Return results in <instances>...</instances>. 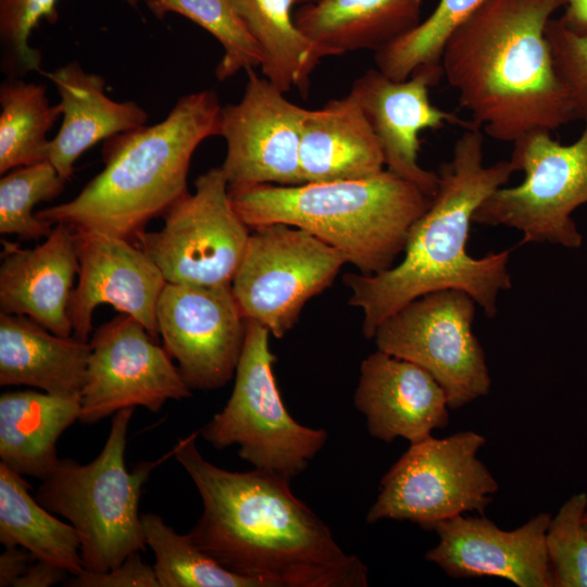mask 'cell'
I'll list each match as a JSON object with an SVG mask.
<instances>
[{
	"label": "cell",
	"instance_id": "obj_40",
	"mask_svg": "<svg viewBox=\"0 0 587 587\" xmlns=\"http://www.w3.org/2000/svg\"><path fill=\"white\" fill-rule=\"evenodd\" d=\"M584 524H585L586 527H587V510H586V512H585V514H584Z\"/></svg>",
	"mask_w": 587,
	"mask_h": 587
},
{
	"label": "cell",
	"instance_id": "obj_3",
	"mask_svg": "<svg viewBox=\"0 0 587 587\" xmlns=\"http://www.w3.org/2000/svg\"><path fill=\"white\" fill-rule=\"evenodd\" d=\"M565 0H484L449 40L442 76L472 122L514 142L577 120L557 74L548 22Z\"/></svg>",
	"mask_w": 587,
	"mask_h": 587
},
{
	"label": "cell",
	"instance_id": "obj_7",
	"mask_svg": "<svg viewBox=\"0 0 587 587\" xmlns=\"http://www.w3.org/2000/svg\"><path fill=\"white\" fill-rule=\"evenodd\" d=\"M270 334L261 323L247 320L233 392L199 433L216 449L237 445L238 455L254 469L290 480L307 470L328 435L301 425L288 413L273 373L276 358Z\"/></svg>",
	"mask_w": 587,
	"mask_h": 587
},
{
	"label": "cell",
	"instance_id": "obj_20",
	"mask_svg": "<svg viewBox=\"0 0 587 587\" xmlns=\"http://www.w3.org/2000/svg\"><path fill=\"white\" fill-rule=\"evenodd\" d=\"M0 311L26 315L50 332L71 337L67 305L79 258L75 230L54 224L46 240L32 249L3 242Z\"/></svg>",
	"mask_w": 587,
	"mask_h": 587
},
{
	"label": "cell",
	"instance_id": "obj_37",
	"mask_svg": "<svg viewBox=\"0 0 587 587\" xmlns=\"http://www.w3.org/2000/svg\"><path fill=\"white\" fill-rule=\"evenodd\" d=\"M70 573L52 563L37 559L29 564L14 587H49L66 580Z\"/></svg>",
	"mask_w": 587,
	"mask_h": 587
},
{
	"label": "cell",
	"instance_id": "obj_35",
	"mask_svg": "<svg viewBox=\"0 0 587 587\" xmlns=\"http://www.w3.org/2000/svg\"><path fill=\"white\" fill-rule=\"evenodd\" d=\"M554 67L572 100L576 118L587 120V36L569 29L559 18L546 28Z\"/></svg>",
	"mask_w": 587,
	"mask_h": 587
},
{
	"label": "cell",
	"instance_id": "obj_29",
	"mask_svg": "<svg viewBox=\"0 0 587 587\" xmlns=\"http://www.w3.org/2000/svg\"><path fill=\"white\" fill-rule=\"evenodd\" d=\"M147 547L160 587H261L255 580L228 571L199 547L188 534L176 533L154 513L141 514Z\"/></svg>",
	"mask_w": 587,
	"mask_h": 587
},
{
	"label": "cell",
	"instance_id": "obj_8",
	"mask_svg": "<svg viewBox=\"0 0 587 587\" xmlns=\"http://www.w3.org/2000/svg\"><path fill=\"white\" fill-rule=\"evenodd\" d=\"M584 122L580 136L570 145L542 129L512 142L510 162L525 177L517 186L494 191L476 210L473 223L515 228L523 234L521 245L579 248L583 236L571 215L587 203V120Z\"/></svg>",
	"mask_w": 587,
	"mask_h": 587
},
{
	"label": "cell",
	"instance_id": "obj_31",
	"mask_svg": "<svg viewBox=\"0 0 587 587\" xmlns=\"http://www.w3.org/2000/svg\"><path fill=\"white\" fill-rule=\"evenodd\" d=\"M159 17L182 14L199 24L221 43L224 53L215 75L225 80L241 70L260 67L263 53L234 8L232 0H148Z\"/></svg>",
	"mask_w": 587,
	"mask_h": 587
},
{
	"label": "cell",
	"instance_id": "obj_10",
	"mask_svg": "<svg viewBox=\"0 0 587 587\" xmlns=\"http://www.w3.org/2000/svg\"><path fill=\"white\" fill-rule=\"evenodd\" d=\"M195 188L167 209L160 230H141L134 240L166 283L230 285L248 245L249 227L232 204L221 166L201 174Z\"/></svg>",
	"mask_w": 587,
	"mask_h": 587
},
{
	"label": "cell",
	"instance_id": "obj_4",
	"mask_svg": "<svg viewBox=\"0 0 587 587\" xmlns=\"http://www.w3.org/2000/svg\"><path fill=\"white\" fill-rule=\"evenodd\" d=\"M221 108L214 91H195L179 98L162 122L104 140L103 170L74 199L36 215L134 240L188 192L191 157L200 142L218 135Z\"/></svg>",
	"mask_w": 587,
	"mask_h": 587
},
{
	"label": "cell",
	"instance_id": "obj_30",
	"mask_svg": "<svg viewBox=\"0 0 587 587\" xmlns=\"http://www.w3.org/2000/svg\"><path fill=\"white\" fill-rule=\"evenodd\" d=\"M483 1L439 0L423 22L375 51L377 70L404 80L421 66H441L449 40Z\"/></svg>",
	"mask_w": 587,
	"mask_h": 587
},
{
	"label": "cell",
	"instance_id": "obj_26",
	"mask_svg": "<svg viewBox=\"0 0 587 587\" xmlns=\"http://www.w3.org/2000/svg\"><path fill=\"white\" fill-rule=\"evenodd\" d=\"M263 53L264 77L283 92L307 93L310 77L323 58L330 57L296 25L295 0H232Z\"/></svg>",
	"mask_w": 587,
	"mask_h": 587
},
{
	"label": "cell",
	"instance_id": "obj_5",
	"mask_svg": "<svg viewBox=\"0 0 587 587\" xmlns=\"http://www.w3.org/2000/svg\"><path fill=\"white\" fill-rule=\"evenodd\" d=\"M232 204L251 229L282 223L314 235L361 274L395 265L432 198L389 170L355 180L229 188Z\"/></svg>",
	"mask_w": 587,
	"mask_h": 587
},
{
	"label": "cell",
	"instance_id": "obj_21",
	"mask_svg": "<svg viewBox=\"0 0 587 587\" xmlns=\"http://www.w3.org/2000/svg\"><path fill=\"white\" fill-rule=\"evenodd\" d=\"M46 76L61 98L62 124L49 141L48 160L66 182L76 160L101 140L146 125L147 112L134 101L117 102L104 92L105 80L76 61Z\"/></svg>",
	"mask_w": 587,
	"mask_h": 587
},
{
	"label": "cell",
	"instance_id": "obj_9",
	"mask_svg": "<svg viewBox=\"0 0 587 587\" xmlns=\"http://www.w3.org/2000/svg\"><path fill=\"white\" fill-rule=\"evenodd\" d=\"M485 444V437L474 430L411 444L383 476L366 522L409 521L430 530L467 512L484 515L499 488L477 458Z\"/></svg>",
	"mask_w": 587,
	"mask_h": 587
},
{
	"label": "cell",
	"instance_id": "obj_22",
	"mask_svg": "<svg viewBox=\"0 0 587 587\" xmlns=\"http://www.w3.org/2000/svg\"><path fill=\"white\" fill-rule=\"evenodd\" d=\"M299 162L302 184L363 179L385 170L379 141L351 91L309 110Z\"/></svg>",
	"mask_w": 587,
	"mask_h": 587
},
{
	"label": "cell",
	"instance_id": "obj_1",
	"mask_svg": "<svg viewBox=\"0 0 587 587\" xmlns=\"http://www.w3.org/2000/svg\"><path fill=\"white\" fill-rule=\"evenodd\" d=\"M192 433L173 455L193 482L202 513L188 536L222 566L261 587H365L367 567L290 489L289 479L207 461Z\"/></svg>",
	"mask_w": 587,
	"mask_h": 587
},
{
	"label": "cell",
	"instance_id": "obj_17",
	"mask_svg": "<svg viewBox=\"0 0 587 587\" xmlns=\"http://www.w3.org/2000/svg\"><path fill=\"white\" fill-rule=\"evenodd\" d=\"M74 230L79 272L67 305L73 336L88 341L95 309L107 303L136 319L158 340L157 308L166 280L157 264L129 239Z\"/></svg>",
	"mask_w": 587,
	"mask_h": 587
},
{
	"label": "cell",
	"instance_id": "obj_15",
	"mask_svg": "<svg viewBox=\"0 0 587 587\" xmlns=\"http://www.w3.org/2000/svg\"><path fill=\"white\" fill-rule=\"evenodd\" d=\"M243 97L220 111V133L227 143L221 166L228 188L301 185L299 150L308 109L290 102L254 68H247Z\"/></svg>",
	"mask_w": 587,
	"mask_h": 587
},
{
	"label": "cell",
	"instance_id": "obj_13",
	"mask_svg": "<svg viewBox=\"0 0 587 587\" xmlns=\"http://www.w3.org/2000/svg\"><path fill=\"white\" fill-rule=\"evenodd\" d=\"M89 344L80 422L96 423L138 405L158 412L167 400L191 396L166 350L133 316L122 313L104 323L95 330Z\"/></svg>",
	"mask_w": 587,
	"mask_h": 587
},
{
	"label": "cell",
	"instance_id": "obj_19",
	"mask_svg": "<svg viewBox=\"0 0 587 587\" xmlns=\"http://www.w3.org/2000/svg\"><path fill=\"white\" fill-rule=\"evenodd\" d=\"M353 401L370 435L388 444L420 442L449 422L448 397L434 376L379 349L362 361Z\"/></svg>",
	"mask_w": 587,
	"mask_h": 587
},
{
	"label": "cell",
	"instance_id": "obj_18",
	"mask_svg": "<svg viewBox=\"0 0 587 587\" xmlns=\"http://www.w3.org/2000/svg\"><path fill=\"white\" fill-rule=\"evenodd\" d=\"M550 520L541 512L504 530L484 515H457L432 527L438 542L425 559L455 578L492 576L519 587H553L546 550Z\"/></svg>",
	"mask_w": 587,
	"mask_h": 587
},
{
	"label": "cell",
	"instance_id": "obj_24",
	"mask_svg": "<svg viewBox=\"0 0 587 587\" xmlns=\"http://www.w3.org/2000/svg\"><path fill=\"white\" fill-rule=\"evenodd\" d=\"M423 0H315L294 14L297 27L330 57L377 51L420 23Z\"/></svg>",
	"mask_w": 587,
	"mask_h": 587
},
{
	"label": "cell",
	"instance_id": "obj_25",
	"mask_svg": "<svg viewBox=\"0 0 587 587\" xmlns=\"http://www.w3.org/2000/svg\"><path fill=\"white\" fill-rule=\"evenodd\" d=\"M80 415V396L35 390L0 397V459L12 471L46 478L59 462L57 442Z\"/></svg>",
	"mask_w": 587,
	"mask_h": 587
},
{
	"label": "cell",
	"instance_id": "obj_14",
	"mask_svg": "<svg viewBox=\"0 0 587 587\" xmlns=\"http://www.w3.org/2000/svg\"><path fill=\"white\" fill-rule=\"evenodd\" d=\"M159 335L190 389L212 390L235 375L247 329L230 285L166 283L157 308Z\"/></svg>",
	"mask_w": 587,
	"mask_h": 587
},
{
	"label": "cell",
	"instance_id": "obj_33",
	"mask_svg": "<svg viewBox=\"0 0 587 587\" xmlns=\"http://www.w3.org/2000/svg\"><path fill=\"white\" fill-rule=\"evenodd\" d=\"M587 495H572L551 516L546 550L553 587H587Z\"/></svg>",
	"mask_w": 587,
	"mask_h": 587
},
{
	"label": "cell",
	"instance_id": "obj_27",
	"mask_svg": "<svg viewBox=\"0 0 587 587\" xmlns=\"http://www.w3.org/2000/svg\"><path fill=\"white\" fill-rule=\"evenodd\" d=\"M28 490L21 474L0 463V542L5 548L21 547L73 576L80 574L76 529L53 516Z\"/></svg>",
	"mask_w": 587,
	"mask_h": 587
},
{
	"label": "cell",
	"instance_id": "obj_6",
	"mask_svg": "<svg viewBox=\"0 0 587 587\" xmlns=\"http://www.w3.org/2000/svg\"><path fill=\"white\" fill-rule=\"evenodd\" d=\"M134 409L115 413L96 459L84 465L60 459L36 492L42 507L63 516L76 529L86 572H107L147 547L139 514L142 486L152 471L173 455V449L162 459L127 470L125 450Z\"/></svg>",
	"mask_w": 587,
	"mask_h": 587
},
{
	"label": "cell",
	"instance_id": "obj_39",
	"mask_svg": "<svg viewBox=\"0 0 587 587\" xmlns=\"http://www.w3.org/2000/svg\"><path fill=\"white\" fill-rule=\"evenodd\" d=\"M559 20L572 32L587 36V0H565Z\"/></svg>",
	"mask_w": 587,
	"mask_h": 587
},
{
	"label": "cell",
	"instance_id": "obj_36",
	"mask_svg": "<svg viewBox=\"0 0 587 587\" xmlns=\"http://www.w3.org/2000/svg\"><path fill=\"white\" fill-rule=\"evenodd\" d=\"M72 587H160L153 565L146 563L140 551L129 554L120 565L103 573L83 571L66 584Z\"/></svg>",
	"mask_w": 587,
	"mask_h": 587
},
{
	"label": "cell",
	"instance_id": "obj_28",
	"mask_svg": "<svg viewBox=\"0 0 587 587\" xmlns=\"http://www.w3.org/2000/svg\"><path fill=\"white\" fill-rule=\"evenodd\" d=\"M0 173L48 160L47 133L62 115L50 104L46 88L20 77L0 86Z\"/></svg>",
	"mask_w": 587,
	"mask_h": 587
},
{
	"label": "cell",
	"instance_id": "obj_23",
	"mask_svg": "<svg viewBox=\"0 0 587 587\" xmlns=\"http://www.w3.org/2000/svg\"><path fill=\"white\" fill-rule=\"evenodd\" d=\"M89 341L59 336L26 315L0 312V385H27L57 396H80Z\"/></svg>",
	"mask_w": 587,
	"mask_h": 587
},
{
	"label": "cell",
	"instance_id": "obj_38",
	"mask_svg": "<svg viewBox=\"0 0 587 587\" xmlns=\"http://www.w3.org/2000/svg\"><path fill=\"white\" fill-rule=\"evenodd\" d=\"M33 558L35 557L25 549L5 548V551L0 555V586L14 587L16 580L29 565V559Z\"/></svg>",
	"mask_w": 587,
	"mask_h": 587
},
{
	"label": "cell",
	"instance_id": "obj_2",
	"mask_svg": "<svg viewBox=\"0 0 587 587\" xmlns=\"http://www.w3.org/2000/svg\"><path fill=\"white\" fill-rule=\"evenodd\" d=\"M483 145L480 127L464 128L451 159L439 166L437 191L412 226L397 265L373 275H345L349 304L363 312L365 338L373 339L378 325L409 302L442 289L465 291L488 319L496 316L499 294L512 287L511 251L476 259L466 243L476 210L515 170L510 160L484 165Z\"/></svg>",
	"mask_w": 587,
	"mask_h": 587
},
{
	"label": "cell",
	"instance_id": "obj_16",
	"mask_svg": "<svg viewBox=\"0 0 587 587\" xmlns=\"http://www.w3.org/2000/svg\"><path fill=\"white\" fill-rule=\"evenodd\" d=\"M442 77L441 66H421L409 78L394 80L377 68L367 70L352 84L385 158L387 170L413 183L433 198L438 173L419 163L420 134L446 125L469 128L472 121L434 105L429 89Z\"/></svg>",
	"mask_w": 587,
	"mask_h": 587
},
{
	"label": "cell",
	"instance_id": "obj_12",
	"mask_svg": "<svg viewBox=\"0 0 587 587\" xmlns=\"http://www.w3.org/2000/svg\"><path fill=\"white\" fill-rule=\"evenodd\" d=\"M252 230L232 290L246 320L282 338L307 301L330 286L347 260L298 227L275 223Z\"/></svg>",
	"mask_w": 587,
	"mask_h": 587
},
{
	"label": "cell",
	"instance_id": "obj_34",
	"mask_svg": "<svg viewBox=\"0 0 587 587\" xmlns=\"http://www.w3.org/2000/svg\"><path fill=\"white\" fill-rule=\"evenodd\" d=\"M58 0H0L1 67L9 77L40 71L41 53L29 46L42 18L53 23Z\"/></svg>",
	"mask_w": 587,
	"mask_h": 587
},
{
	"label": "cell",
	"instance_id": "obj_11",
	"mask_svg": "<svg viewBox=\"0 0 587 587\" xmlns=\"http://www.w3.org/2000/svg\"><path fill=\"white\" fill-rule=\"evenodd\" d=\"M475 300L442 289L421 296L384 320L377 349L425 369L445 389L449 408L460 409L490 390L486 355L473 333Z\"/></svg>",
	"mask_w": 587,
	"mask_h": 587
},
{
	"label": "cell",
	"instance_id": "obj_32",
	"mask_svg": "<svg viewBox=\"0 0 587 587\" xmlns=\"http://www.w3.org/2000/svg\"><path fill=\"white\" fill-rule=\"evenodd\" d=\"M65 183L49 160L5 173L0 179V233L23 240L46 238L53 224L39 218L33 209L55 198Z\"/></svg>",
	"mask_w": 587,
	"mask_h": 587
}]
</instances>
